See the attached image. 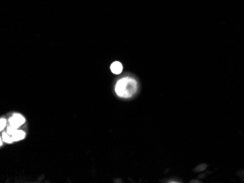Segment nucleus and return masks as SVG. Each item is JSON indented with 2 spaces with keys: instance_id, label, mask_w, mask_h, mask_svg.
Segmentation results:
<instances>
[{
  "instance_id": "obj_1",
  "label": "nucleus",
  "mask_w": 244,
  "mask_h": 183,
  "mask_svg": "<svg viewBox=\"0 0 244 183\" xmlns=\"http://www.w3.org/2000/svg\"><path fill=\"white\" fill-rule=\"evenodd\" d=\"M137 89L135 79L131 77H124L119 80L115 85V92L119 96L129 98L132 96Z\"/></svg>"
},
{
  "instance_id": "obj_2",
  "label": "nucleus",
  "mask_w": 244,
  "mask_h": 183,
  "mask_svg": "<svg viewBox=\"0 0 244 183\" xmlns=\"http://www.w3.org/2000/svg\"><path fill=\"white\" fill-rule=\"evenodd\" d=\"M25 119L20 114H15L13 117L10 118V126L17 129L18 127H20L21 125L24 123Z\"/></svg>"
},
{
  "instance_id": "obj_3",
  "label": "nucleus",
  "mask_w": 244,
  "mask_h": 183,
  "mask_svg": "<svg viewBox=\"0 0 244 183\" xmlns=\"http://www.w3.org/2000/svg\"><path fill=\"white\" fill-rule=\"evenodd\" d=\"M110 69H111V72L113 74L115 75H119L121 74L123 70V66L122 64L119 61H115L113 62L110 66Z\"/></svg>"
},
{
  "instance_id": "obj_4",
  "label": "nucleus",
  "mask_w": 244,
  "mask_h": 183,
  "mask_svg": "<svg viewBox=\"0 0 244 183\" xmlns=\"http://www.w3.org/2000/svg\"><path fill=\"white\" fill-rule=\"evenodd\" d=\"M25 137V133L21 130H16L13 134L12 135V138L13 141H19Z\"/></svg>"
},
{
  "instance_id": "obj_5",
  "label": "nucleus",
  "mask_w": 244,
  "mask_h": 183,
  "mask_svg": "<svg viewBox=\"0 0 244 183\" xmlns=\"http://www.w3.org/2000/svg\"><path fill=\"white\" fill-rule=\"evenodd\" d=\"M207 167H208V165L206 163H201L194 169V171L195 172H201V171H205L207 169Z\"/></svg>"
},
{
  "instance_id": "obj_6",
  "label": "nucleus",
  "mask_w": 244,
  "mask_h": 183,
  "mask_svg": "<svg viewBox=\"0 0 244 183\" xmlns=\"http://www.w3.org/2000/svg\"><path fill=\"white\" fill-rule=\"evenodd\" d=\"M2 139H3L4 142L9 143V144L13 142V138H12V136L8 134L7 133H3V134H2Z\"/></svg>"
},
{
  "instance_id": "obj_7",
  "label": "nucleus",
  "mask_w": 244,
  "mask_h": 183,
  "mask_svg": "<svg viewBox=\"0 0 244 183\" xmlns=\"http://www.w3.org/2000/svg\"><path fill=\"white\" fill-rule=\"evenodd\" d=\"M15 131H16V128H13V127H12V126H10V127H8V128H7V133L8 134L11 135V136L13 134Z\"/></svg>"
},
{
  "instance_id": "obj_8",
  "label": "nucleus",
  "mask_w": 244,
  "mask_h": 183,
  "mask_svg": "<svg viewBox=\"0 0 244 183\" xmlns=\"http://www.w3.org/2000/svg\"><path fill=\"white\" fill-rule=\"evenodd\" d=\"M0 123H1V125H0V130L1 131H2L4 129V128L5 127V125H6V120L4 119V118H2L1 120H0Z\"/></svg>"
},
{
  "instance_id": "obj_9",
  "label": "nucleus",
  "mask_w": 244,
  "mask_h": 183,
  "mask_svg": "<svg viewBox=\"0 0 244 183\" xmlns=\"http://www.w3.org/2000/svg\"><path fill=\"white\" fill-rule=\"evenodd\" d=\"M190 182L191 183H201V182H200V181H199V180H192Z\"/></svg>"
}]
</instances>
